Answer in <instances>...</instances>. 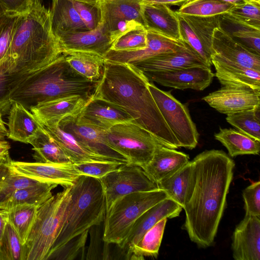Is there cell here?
Masks as SVG:
<instances>
[{
  "instance_id": "obj_17",
  "label": "cell",
  "mask_w": 260,
  "mask_h": 260,
  "mask_svg": "<svg viewBox=\"0 0 260 260\" xmlns=\"http://www.w3.org/2000/svg\"><path fill=\"white\" fill-rule=\"evenodd\" d=\"M129 64L143 73L168 72L196 67H211L186 44L184 48L179 50L161 54Z\"/></svg>"
},
{
  "instance_id": "obj_4",
  "label": "cell",
  "mask_w": 260,
  "mask_h": 260,
  "mask_svg": "<svg viewBox=\"0 0 260 260\" xmlns=\"http://www.w3.org/2000/svg\"><path fill=\"white\" fill-rule=\"evenodd\" d=\"M99 82L91 81L76 72L63 53L40 69L11 77L9 101L11 104L18 102L29 110L38 104L69 96L91 99Z\"/></svg>"
},
{
  "instance_id": "obj_39",
  "label": "cell",
  "mask_w": 260,
  "mask_h": 260,
  "mask_svg": "<svg viewBox=\"0 0 260 260\" xmlns=\"http://www.w3.org/2000/svg\"><path fill=\"white\" fill-rule=\"evenodd\" d=\"M7 162L0 163V205L16 190L42 182L19 175Z\"/></svg>"
},
{
  "instance_id": "obj_11",
  "label": "cell",
  "mask_w": 260,
  "mask_h": 260,
  "mask_svg": "<svg viewBox=\"0 0 260 260\" xmlns=\"http://www.w3.org/2000/svg\"><path fill=\"white\" fill-rule=\"evenodd\" d=\"M105 193L106 211L118 198L131 193L159 189L156 182L138 165L126 163L99 179Z\"/></svg>"
},
{
  "instance_id": "obj_61",
  "label": "cell",
  "mask_w": 260,
  "mask_h": 260,
  "mask_svg": "<svg viewBox=\"0 0 260 260\" xmlns=\"http://www.w3.org/2000/svg\"><path fill=\"white\" fill-rule=\"evenodd\" d=\"M0 140H1V139H0Z\"/></svg>"
},
{
  "instance_id": "obj_12",
  "label": "cell",
  "mask_w": 260,
  "mask_h": 260,
  "mask_svg": "<svg viewBox=\"0 0 260 260\" xmlns=\"http://www.w3.org/2000/svg\"><path fill=\"white\" fill-rule=\"evenodd\" d=\"M13 171L40 182L55 183L64 187L74 184L82 176L74 164H50L14 161L7 162Z\"/></svg>"
},
{
  "instance_id": "obj_32",
  "label": "cell",
  "mask_w": 260,
  "mask_h": 260,
  "mask_svg": "<svg viewBox=\"0 0 260 260\" xmlns=\"http://www.w3.org/2000/svg\"><path fill=\"white\" fill-rule=\"evenodd\" d=\"M193 169V162L189 161L179 169L157 182L159 189L164 191L169 198L182 208L191 183Z\"/></svg>"
},
{
  "instance_id": "obj_33",
  "label": "cell",
  "mask_w": 260,
  "mask_h": 260,
  "mask_svg": "<svg viewBox=\"0 0 260 260\" xmlns=\"http://www.w3.org/2000/svg\"><path fill=\"white\" fill-rule=\"evenodd\" d=\"M228 150L231 157L245 154L258 155L260 150V141L233 128H220L214 135Z\"/></svg>"
},
{
  "instance_id": "obj_31",
  "label": "cell",
  "mask_w": 260,
  "mask_h": 260,
  "mask_svg": "<svg viewBox=\"0 0 260 260\" xmlns=\"http://www.w3.org/2000/svg\"><path fill=\"white\" fill-rule=\"evenodd\" d=\"M29 144L33 147L36 162L50 164H73L63 149L41 126Z\"/></svg>"
},
{
  "instance_id": "obj_52",
  "label": "cell",
  "mask_w": 260,
  "mask_h": 260,
  "mask_svg": "<svg viewBox=\"0 0 260 260\" xmlns=\"http://www.w3.org/2000/svg\"><path fill=\"white\" fill-rule=\"evenodd\" d=\"M10 76L0 73V111L5 112L10 109L11 104L9 101Z\"/></svg>"
},
{
  "instance_id": "obj_41",
  "label": "cell",
  "mask_w": 260,
  "mask_h": 260,
  "mask_svg": "<svg viewBox=\"0 0 260 260\" xmlns=\"http://www.w3.org/2000/svg\"><path fill=\"white\" fill-rule=\"evenodd\" d=\"M191 27L195 36L211 53V44L214 30L218 27V16L201 17L183 15Z\"/></svg>"
},
{
  "instance_id": "obj_53",
  "label": "cell",
  "mask_w": 260,
  "mask_h": 260,
  "mask_svg": "<svg viewBox=\"0 0 260 260\" xmlns=\"http://www.w3.org/2000/svg\"><path fill=\"white\" fill-rule=\"evenodd\" d=\"M10 145L4 140H0V163L8 162L11 160L9 156Z\"/></svg>"
},
{
  "instance_id": "obj_57",
  "label": "cell",
  "mask_w": 260,
  "mask_h": 260,
  "mask_svg": "<svg viewBox=\"0 0 260 260\" xmlns=\"http://www.w3.org/2000/svg\"><path fill=\"white\" fill-rule=\"evenodd\" d=\"M221 2H226L233 4V5H237L243 4L251 0H218Z\"/></svg>"
},
{
  "instance_id": "obj_21",
  "label": "cell",
  "mask_w": 260,
  "mask_h": 260,
  "mask_svg": "<svg viewBox=\"0 0 260 260\" xmlns=\"http://www.w3.org/2000/svg\"><path fill=\"white\" fill-rule=\"evenodd\" d=\"M147 43L143 49L132 51H116L110 50L105 56L106 60L130 63L153 56L179 50L186 46L181 40H174L156 32L147 30Z\"/></svg>"
},
{
  "instance_id": "obj_40",
  "label": "cell",
  "mask_w": 260,
  "mask_h": 260,
  "mask_svg": "<svg viewBox=\"0 0 260 260\" xmlns=\"http://www.w3.org/2000/svg\"><path fill=\"white\" fill-rule=\"evenodd\" d=\"M234 6L218 0H192L182 5L176 12L201 17L215 16L229 13Z\"/></svg>"
},
{
  "instance_id": "obj_18",
  "label": "cell",
  "mask_w": 260,
  "mask_h": 260,
  "mask_svg": "<svg viewBox=\"0 0 260 260\" xmlns=\"http://www.w3.org/2000/svg\"><path fill=\"white\" fill-rule=\"evenodd\" d=\"M77 118L82 122L106 131L115 125L134 121L131 115L122 107L94 96L89 100Z\"/></svg>"
},
{
  "instance_id": "obj_45",
  "label": "cell",
  "mask_w": 260,
  "mask_h": 260,
  "mask_svg": "<svg viewBox=\"0 0 260 260\" xmlns=\"http://www.w3.org/2000/svg\"><path fill=\"white\" fill-rule=\"evenodd\" d=\"M177 13V12H176ZM181 39L193 50L209 66L211 67V53L207 50L195 36L191 27L182 15L177 13Z\"/></svg>"
},
{
  "instance_id": "obj_51",
  "label": "cell",
  "mask_w": 260,
  "mask_h": 260,
  "mask_svg": "<svg viewBox=\"0 0 260 260\" xmlns=\"http://www.w3.org/2000/svg\"><path fill=\"white\" fill-rule=\"evenodd\" d=\"M35 0H0L5 13L20 15L30 11Z\"/></svg>"
},
{
  "instance_id": "obj_26",
  "label": "cell",
  "mask_w": 260,
  "mask_h": 260,
  "mask_svg": "<svg viewBox=\"0 0 260 260\" xmlns=\"http://www.w3.org/2000/svg\"><path fill=\"white\" fill-rule=\"evenodd\" d=\"M59 122L40 124L42 128L63 149L73 164L97 161H114L90 151L72 134L63 130Z\"/></svg>"
},
{
  "instance_id": "obj_16",
  "label": "cell",
  "mask_w": 260,
  "mask_h": 260,
  "mask_svg": "<svg viewBox=\"0 0 260 260\" xmlns=\"http://www.w3.org/2000/svg\"><path fill=\"white\" fill-rule=\"evenodd\" d=\"M63 53L82 52L94 53L105 57L113 42L102 24L95 28L64 34L57 38Z\"/></svg>"
},
{
  "instance_id": "obj_1",
  "label": "cell",
  "mask_w": 260,
  "mask_h": 260,
  "mask_svg": "<svg viewBox=\"0 0 260 260\" xmlns=\"http://www.w3.org/2000/svg\"><path fill=\"white\" fill-rule=\"evenodd\" d=\"M191 183L182 207L183 229L201 247L211 246L216 235L233 177L235 162L224 151L206 150L192 160Z\"/></svg>"
},
{
  "instance_id": "obj_60",
  "label": "cell",
  "mask_w": 260,
  "mask_h": 260,
  "mask_svg": "<svg viewBox=\"0 0 260 260\" xmlns=\"http://www.w3.org/2000/svg\"><path fill=\"white\" fill-rule=\"evenodd\" d=\"M253 1H260V0H253Z\"/></svg>"
},
{
  "instance_id": "obj_38",
  "label": "cell",
  "mask_w": 260,
  "mask_h": 260,
  "mask_svg": "<svg viewBox=\"0 0 260 260\" xmlns=\"http://www.w3.org/2000/svg\"><path fill=\"white\" fill-rule=\"evenodd\" d=\"M226 121L237 130L260 141V105L227 115Z\"/></svg>"
},
{
  "instance_id": "obj_14",
  "label": "cell",
  "mask_w": 260,
  "mask_h": 260,
  "mask_svg": "<svg viewBox=\"0 0 260 260\" xmlns=\"http://www.w3.org/2000/svg\"><path fill=\"white\" fill-rule=\"evenodd\" d=\"M182 207L170 198L165 199L148 209L134 222L126 238L118 245L125 259H129L133 246L144 234L165 217L172 218L179 215Z\"/></svg>"
},
{
  "instance_id": "obj_24",
  "label": "cell",
  "mask_w": 260,
  "mask_h": 260,
  "mask_svg": "<svg viewBox=\"0 0 260 260\" xmlns=\"http://www.w3.org/2000/svg\"><path fill=\"white\" fill-rule=\"evenodd\" d=\"M91 99L69 96L38 104L30 107L29 111L40 124L59 122L64 118L79 115Z\"/></svg>"
},
{
  "instance_id": "obj_20",
  "label": "cell",
  "mask_w": 260,
  "mask_h": 260,
  "mask_svg": "<svg viewBox=\"0 0 260 260\" xmlns=\"http://www.w3.org/2000/svg\"><path fill=\"white\" fill-rule=\"evenodd\" d=\"M232 249L235 260L260 259V217L245 215L232 236Z\"/></svg>"
},
{
  "instance_id": "obj_46",
  "label": "cell",
  "mask_w": 260,
  "mask_h": 260,
  "mask_svg": "<svg viewBox=\"0 0 260 260\" xmlns=\"http://www.w3.org/2000/svg\"><path fill=\"white\" fill-rule=\"evenodd\" d=\"M88 231L68 241L61 247L51 253L47 259H74L83 249L87 238Z\"/></svg>"
},
{
  "instance_id": "obj_8",
  "label": "cell",
  "mask_w": 260,
  "mask_h": 260,
  "mask_svg": "<svg viewBox=\"0 0 260 260\" xmlns=\"http://www.w3.org/2000/svg\"><path fill=\"white\" fill-rule=\"evenodd\" d=\"M105 135L108 143L128 163L142 168L151 159L160 144L149 132L132 122L115 125L105 131Z\"/></svg>"
},
{
  "instance_id": "obj_7",
  "label": "cell",
  "mask_w": 260,
  "mask_h": 260,
  "mask_svg": "<svg viewBox=\"0 0 260 260\" xmlns=\"http://www.w3.org/2000/svg\"><path fill=\"white\" fill-rule=\"evenodd\" d=\"M167 198L169 197L164 191L157 189L133 192L117 199L106 212L104 241L118 246L143 213Z\"/></svg>"
},
{
  "instance_id": "obj_23",
  "label": "cell",
  "mask_w": 260,
  "mask_h": 260,
  "mask_svg": "<svg viewBox=\"0 0 260 260\" xmlns=\"http://www.w3.org/2000/svg\"><path fill=\"white\" fill-rule=\"evenodd\" d=\"M211 55L245 67L260 70V56L249 51L218 27L213 31Z\"/></svg>"
},
{
  "instance_id": "obj_58",
  "label": "cell",
  "mask_w": 260,
  "mask_h": 260,
  "mask_svg": "<svg viewBox=\"0 0 260 260\" xmlns=\"http://www.w3.org/2000/svg\"><path fill=\"white\" fill-rule=\"evenodd\" d=\"M73 1H81V2L87 3H90V4L98 5L100 0H73Z\"/></svg>"
},
{
  "instance_id": "obj_30",
  "label": "cell",
  "mask_w": 260,
  "mask_h": 260,
  "mask_svg": "<svg viewBox=\"0 0 260 260\" xmlns=\"http://www.w3.org/2000/svg\"><path fill=\"white\" fill-rule=\"evenodd\" d=\"M218 28L249 51L260 56V28L241 22L228 13L218 16Z\"/></svg>"
},
{
  "instance_id": "obj_28",
  "label": "cell",
  "mask_w": 260,
  "mask_h": 260,
  "mask_svg": "<svg viewBox=\"0 0 260 260\" xmlns=\"http://www.w3.org/2000/svg\"><path fill=\"white\" fill-rule=\"evenodd\" d=\"M8 126L9 139L26 144H29L40 128V124L34 115L17 102L11 103Z\"/></svg>"
},
{
  "instance_id": "obj_34",
  "label": "cell",
  "mask_w": 260,
  "mask_h": 260,
  "mask_svg": "<svg viewBox=\"0 0 260 260\" xmlns=\"http://www.w3.org/2000/svg\"><path fill=\"white\" fill-rule=\"evenodd\" d=\"M65 54L70 66L78 74L91 81H101L104 69L105 59L104 57L94 53L82 52H73Z\"/></svg>"
},
{
  "instance_id": "obj_13",
  "label": "cell",
  "mask_w": 260,
  "mask_h": 260,
  "mask_svg": "<svg viewBox=\"0 0 260 260\" xmlns=\"http://www.w3.org/2000/svg\"><path fill=\"white\" fill-rule=\"evenodd\" d=\"M64 131L72 134L92 152L112 160L128 163L127 159L107 142L105 131L80 121L76 117H67L58 123Z\"/></svg>"
},
{
  "instance_id": "obj_29",
  "label": "cell",
  "mask_w": 260,
  "mask_h": 260,
  "mask_svg": "<svg viewBox=\"0 0 260 260\" xmlns=\"http://www.w3.org/2000/svg\"><path fill=\"white\" fill-rule=\"evenodd\" d=\"M50 11L52 29L56 38L64 34L88 30L72 0H52Z\"/></svg>"
},
{
  "instance_id": "obj_37",
  "label": "cell",
  "mask_w": 260,
  "mask_h": 260,
  "mask_svg": "<svg viewBox=\"0 0 260 260\" xmlns=\"http://www.w3.org/2000/svg\"><path fill=\"white\" fill-rule=\"evenodd\" d=\"M3 210L6 213L8 222L18 234L23 245L34 222L38 207L32 204H22Z\"/></svg>"
},
{
  "instance_id": "obj_54",
  "label": "cell",
  "mask_w": 260,
  "mask_h": 260,
  "mask_svg": "<svg viewBox=\"0 0 260 260\" xmlns=\"http://www.w3.org/2000/svg\"><path fill=\"white\" fill-rule=\"evenodd\" d=\"M192 0H142V3L160 4L167 6H182Z\"/></svg>"
},
{
  "instance_id": "obj_36",
  "label": "cell",
  "mask_w": 260,
  "mask_h": 260,
  "mask_svg": "<svg viewBox=\"0 0 260 260\" xmlns=\"http://www.w3.org/2000/svg\"><path fill=\"white\" fill-rule=\"evenodd\" d=\"M167 219L162 218L144 234L133 246L129 259H144V256H157Z\"/></svg>"
},
{
  "instance_id": "obj_27",
  "label": "cell",
  "mask_w": 260,
  "mask_h": 260,
  "mask_svg": "<svg viewBox=\"0 0 260 260\" xmlns=\"http://www.w3.org/2000/svg\"><path fill=\"white\" fill-rule=\"evenodd\" d=\"M189 159L188 155L159 144L151 159L142 168L157 183L186 164Z\"/></svg>"
},
{
  "instance_id": "obj_9",
  "label": "cell",
  "mask_w": 260,
  "mask_h": 260,
  "mask_svg": "<svg viewBox=\"0 0 260 260\" xmlns=\"http://www.w3.org/2000/svg\"><path fill=\"white\" fill-rule=\"evenodd\" d=\"M148 88L180 147L194 148L198 143L199 134L187 108L170 92L162 90L151 82L148 84Z\"/></svg>"
},
{
  "instance_id": "obj_49",
  "label": "cell",
  "mask_w": 260,
  "mask_h": 260,
  "mask_svg": "<svg viewBox=\"0 0 260 260\" xmlns=\"http://www.w3.org/2000/svg\"><path fill=\"white\" fill-rule=\"evenodd\" d=\"M19 16L5 14L0 19V63L9 49Z\"/></svg>"
},
{
  "instance_id": "obj_48",
  "label": "cell",
  "mask_w": 260,
  "mask_h": 260,
  "mask_svg": "<svg viewBox=\"0 0 260 260\" xmlns=\"http://www.w3.org/2000/svg\"><path fill=\"white\" fill-rule=\"evenodd\" d=\"M74 6L88 30L95 28L101 23L98 5L72 0Z\"/></svg>"
},
{
  "instance_id": "obj_59",
  "label": "cell",
  "mask_w": 260,
  "mask_h": 260,
  "mask_svg": "<svg viewBox=\"0 0 260 260\" xmlns=\"http://www.w3.org/2000/svg\"><path fill=\"white\" fill-rule=\"evenodd\" d=\"M5 10L0 2V19L5 14Z\"/></svg>"
},
{
  "instance_id": "obj_44",
  "label": "cell",
  "mask_w": 260,
  "mask_h": 260,
  "mask_svg": "<svg viewBox=\"0 0 260 260\" xmlns=\"http://www.w3.org/2000/svg\"><path fill=\"white\" fill-rule=\"evenodd\" d=\"M228 13L241 22L260 28V1L251 0L235 5Z\"/></svg>"
},
{
  "instance_id": "obj_22",
  "label": "cell",
  "mask_w": 260,
  "mask_h": 260,
  "mask_svg": "<svg viewBox=\"0 0 260 260\" xmlns=\"http://www.w3.org/2000/svg\"><path fill=\"white\" fill-rule=\"evenodd\" d=\"M211 62L221 87L260 91V70L245 67L211 55Z\"/></svg>"
},
{
  "instance_id": "obj_5",
  "label": "cell",
  "mask_w": 260,
  "mask_h": 260,
  "mask_svg": "<svg viewBox=\"0 0 260 260\" xmlns=\"http://www.w3.org/2000/svg\"><path fill=\"white\" fill-rule=\"evenodd\" d=\"M70 187L68 212L47 258L68 241L100 224L105 219L106 200L99 179L82 175Z\"/></svg>"
},
{
  "instance_id": "obj_56",
  "label": "cell",
  "mask_w": 260,
  "mask_h": 260,
  "mask_svg": "<svg viewBox=\"0 0 260 260\" xmlns=\"http://www.w3.org/2000/svg\"><path fill=\"white\" fill-rule=\"evenodd\" d=\"M5 122L2 118V113L0 111V139L4 140L8 135V131L6 128Z\"/></svg>"
},
{
  "instance_id": "obj_47",
  "label": "cell",
  "mask_w": 260,
  "mask_h": 260,
  "mask_svg": "<svg viewBox=\"0 0 260 260\" xmlns=\"http://www.w3.org/2000/svg\"><path fill=\"white\" fill-rule=\"evenodd\" d=\"M124 164L117 161H97L74 164L82 175L100 179Z\"/></svg>"
},
{
  "instance_id": "obj_25",
  "label": "cell",
  "mask_w": 260,
  "mask_h": 260,
  "mask_svg": "<svg viewBox=\"0 0 260 260\" xmlns=\"http://www.w3.org/2000/svg\"><path fill=\"white\" fill-rule=\"evenodd\" d=\"M142 15L146 30L181 40L176 12L166 5L142 3ZM182 41V40H181Z\"/></svg>"
},
{
  "instance_id": "obj_19",
  "label": "cell",
  "mask_w": 260,
  "mask_h": 260,
  "mask_svg": "<svg viewBox=\"0 0 260 260\" xmlns=\"http://www.w3.org/2000/svg\"><path fill=\"white\" fill-rule=\"evenodd\" d=\"M260 91L221 87L202 100L218 112L227 115L251 109L260 105Z\"/></svg>"
},
{
  "instance_id": "obj_3",
  "label": "cell",
  "mask_w": 260,
  "mask_h": 260,
  "mask_svg": "<svg viewBox=\"0 0 260 260\" xmlns=\"http://www.w3.org/2000/svg\"><path fill=\"white\" fill-rule=\"evenodd\" d=\"M62 54L52 29L50 9L35 0L30 11L17 19L10 46L0 63V73L21 76L47 66Z\"/></svg>"
},
{
  "instance_id": "obj_55",
  "label": "cell",
  "mask_w": 260,
  "mask_h": 260,
  "mask_svg": "<svg viewBox=\"0 0 260 260\" xmlns=\"http://www.w3.org/2000/svg\"><path fill=\"white\" fill-rule=\"evenodd\" d=\"M8 221L6 213L4 210L0 209V244Z\"/></svg>"
},
{
  "instance_id": "obj_35",
  "label": "cell",
  "mask_w": 260,
  "mask_h": 260,
  "mask_svg": "<svg viewBox=\"0 0 260 260\" xmlns=\"http://www.w3.org/2000/svg\"><path fill=\"white\" fill-rule=\"evenodd\" d=\"M57 185L55 183L41 182L19 189L0 205V209L22 204L34 205L38 208L52 196L51 191Z\"/></svg>"
},
{
  "instance_id": "obj_15",
  "label": "cell",
  "mask_w": 260,
  "mask_h": 260,
  "mask_svg": "<svg viewBox=\"0 0 260 260\" xmlns=\"http://www.w3.org/2000/svg\"><path fill=\"white\" fill-rule=\"evenodd\" d=\"M148 81L178 89L204 90L212 83L214 74L211 67H196L168 72L143 73Z\"/></svg>"
},
{
  "instance_id": "obj_2",
  "label": "cell",
  "mask_w": 260,
  "mask_h": 260,
  "mask_svg": "<svg viewBox=\"0 0 260 260\" xmlns=\"http://www.w3.org/2000/svg\"><path fill=\"white\" fill-rule=\"evenodd\" d=\"M150 82L129 63L105 59L104 72L94 97L117 104L133 118L132 122L149 132L162 145L180 147L148 88Z\"/></svg>"
},
{
  "instance_id": "obj_43",
  "label": "cell",
  "mask_w": 260,
  "mask_h": 260,
  "mask_svg": "<svg viewBox=\"0 0 260 260\" xmlns=\"http://www.w3.org/2000/svg\"><path fill=\"white\" fill-rule=\"evenodd\" d=\"M147 33L145 28L131 30L116 40L110 50L132 51L144 49L147 43Z\"/></svg>"
},
{
  "instance_id": "obj_10",
  "label": "cell",
  "mask_w": 260,
  "mask_h": 260,
  "mask_svg": "<svg viewBox=\"0 0 260 260\" xmlns=\"http://www.w3.org/2000/svg\"><path fill=\"white\" fill-rule=\"evenodd\" d=\"M142 0H100L101 24L113 43L127 32L145 28Z\"/></svg>"
},
{
  "instance_id": "obj_50",
  "label": "cell",
  "mask_w": 260,
  "mask_h": 260,
  "mask_svg": "<svg viewBox=\"0 0 260 260\" xmlns=\"http://www.w3.org/2000/svg\"><path fill=\"white\" fill-rule=\"evenodd\" d=\"M245 215L260 217V182H253L242 192Z\"/></svg>"
},
{
  "instance_id": "obj_6",
  "label": "cell",
  "mask_w": 260,
  "mask_h": 260,
  "mask_svg": "<svg viewBox=\"0 0 260 260\" xmlns=\"http://www.w3.org/2000/svg\"><path fill=\"white\" fill-rule=\"evenodd\" d=\"M71 187L52 195L37 210L27 240L22 260H46L61 230L71 200Z\"/></svg>"
},
{
  "instance_id": "obj_42",
  "label": "cell",
  "mask_w": 260,
  "mask_h": 260,
  "mask_svg": "<svg viewBox=\"0 0 260 260\" xmlns=\"http://www.w3.org/2000/svg\"><path fill=\"white\" fill-rule=\"evenodd\" d=\"M22 254L20 238L8 221L0 244V260H22Z\"/></svg>"
}]
</instances>
